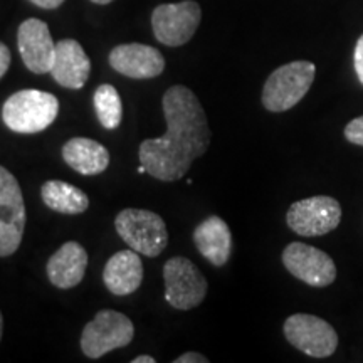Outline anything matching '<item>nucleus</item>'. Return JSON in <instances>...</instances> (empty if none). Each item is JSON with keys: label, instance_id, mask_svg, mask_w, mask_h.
I'll return each instance as SVG.
<instances>
[{"label": "nucleus", "instance_id": "nucleus-1", "mask_svg": "<svg viewBox=\"0 0 363 363\" xmlns=\"http://www.w3.org/2000/svg\"><path fill=\"white\" fill-rule=\"evenodd\" d=\"M162 104L167 133L160 138L143 140L140 162L153 179L175 182L184 179L195 158L207 152L211 128L201 101L185 86L167 89Z\"/></svg>", "mask_w": 363, "mask_h": 363}, {"label": "nucleus", "instance_id": "nucleus-19", "mask_svg": "<svg viewBox=\"0 0 363 363\" xmlns=\"http://www.w3.org/2000/svg\"><path fill=\"white\" fill-rule=\"evenodd\" d=\"M43 202L54 212L61 214H83L89 207V199L83 190L62 180H49L40 187Z\"/></svg>", "mask_w": 363, "mask_h": 363}, {"label": "nucleus", "instance_id": "nucleus-5", "mask_svg": "<svg viewBox=\"0 0 363 363\" xmlns=\"http://www.w3.org/2000/svg\"><path fill=\"white\" fill-rule=\"evenodd\" d=\"M135 326L128 316L113 310H103L84 326L81 335V350L89 358H101L116 348L131 343Z\"/></svg>", "mask_w": 363, "mask_h": 363}, {"label": "nucleus", "instance_id": "nucleus-27", "mask_svg": "<svg viewBox=\"0 0 363 363\" xmlns=\"http://www.w3.org/2000/svg\"><path fill=\"white\" fill-rule=\"evenodd\" d=\"M93 4H98V6H106V4L113 2V0H91Z\"/></svg>", "mask_w": 363, "mask_h": 363}, {"label": "nucleus", "instance_id": "nucleus-18", "mask_svg": "<svg viewBox=\"0 0 363 363\" xmlns=\"http://www.w3.org/2000/svg\"><path fill=\"white\" fill-rule=\"evenodd\" d=\"M62 158L81 175H99L110 165V152L91 138H71L62 147Z\"/></svg>", "mask_w": 363, "mask_h": 363}, {"label": "nucleus", "instance_id": "nucleus-16", "mask_svg": "<svg viewBox=\"0 0 363 363\" xmlns=\"http://www.w3.org/2000/svg\"><path fill=\"white\" fill-rule=\"evenodd\" d=\"M194 240L199 252L217 267L224 266L233 252V234L224 219L217 216L207 217L194 230Z\"/></svg>", "mask_w": 363, "mask_h": 363}, {"label": "nucleus", "instance_id": "nucleus-26", "mask_svg": "<svg viewBox=\"0 0 363 363\" xmlns=\"http://www.w3.org/2000/svg\"><path fill=\"white\" fill-rule=\"evenodd\" d=\"M131 362H133V363H155V358L150 357V355H140V357L133 358Z\"/></svg>", "mask_w": 363, "mask_h": 363}, {"label": "nucleus", "instance_id": "nucleus-2", "mask_svg": "<svg viewBox=\"0 0 363 363\" xmlns=\"http://www.w3.org/2000/svg\"><path fill=\"white\" fill-rule=\"evenodd\" d=\"M59 113V101L51 93L22 89L4 103L2 120L16 133L33 135L49 128Z\"/></svg>", "mask_w": 363, "mask_h": 363}, {"label": "nucleus", "instance_id": "nucleus-22", "mask_svg": "<svg viewBox=\"0 0 363 363\" xmlns=\"http://www.w3.org/2000/svg\"><path fill=\"white\" fill-rule=\"evenodd\" d=\"M353 65H355L358 81L363 84V34L360 35V39L357 40L355 54H353Z\"/></svg>", "mask_w": 363, "mask_h": 363}, {"label": "nucleus", "instance_id": "nucleus-8", "mask_svg": "<svg viewBox=\"0 0 363 363\" xmlns=\"http://www.w3.org/2000/svg\"><path fill=\"white\" fill-rule=\"evenodd\" d=\"M26 206L19 182L0 167V257L12 256L22 242Z\"/></svg>", "mask_w": 363, "mask_h": 363}, {"label": "nucleus", "instance_id": "nucleus-24", "mask_svg": "<svg viewBox=\"0 0 363 363\" xmlns=\"http://www.w3.org/2000/svg\"><path fill=\"white\" fill-rule=\"evenodd\" d=\"M208 358L201 355L197 352H187L184 355H180L179 358H175V363H207Z\"/></svg>", "mask_w": 363, "mask_h": 363}, {"label": "nucleus", "instance_id": "nucleus-15", "mask_svg": "<svg viewBox=\"0 0 363 363\" xmlns=\"http://www.w3.org/2000/svg\"><path fill=\"white\" fill-rule=\"evenodd\" d=\"M88 266V252L81 244L69 240L62 244L49 257L48 276L49 281L59 289H71L78 286L84 278Z\"/></svg>", "mask_w": 363, "mask_h": 363}, {"label": "nucleus", "instance_id": "nucleus-10", "mask_svg": "<svg viewBox=\"0 0 363 363\" xmlns=\"http://www.w3.org/2000/svg\"><path fill=\"white\" fill-rule=\"evenodd\" d=\"M202 19L201 6L194 0L162 4L152 13V27L157 40L170 48L187 44Z\"/></svg>", "mask_w": 363, "mask_h": 363}, {"label": "nucleus", "instance_id": "nucleus-7", "mask_svg": "<svg viewBox=\"0 0 363 363\" xmlns=\"http://www.w3.org/2000/svg\"><path fill=\"white\" fill-rule=\"evenodd\" d=\"M342 220V206L328 195L303 199L291 203L286 214L288 227L303 238H318L335 230Z\"/></svg>", "mask_w": 363, "mask_h": 363}, {"label": "nucleus", "instance_id": "nucleus-3", "mask_svg": "<svg viewBox=\"0 0 363 363\" xmlns=\"http://www.w3.org/2000/svg\"><path fill=\"white\" fill-rule=\"evenodd\" d=\"M316 66L310 61H293L271 72L262 88V104L267 111L283 113L301 101L315 81Z\"/></svg>", "mask_w": 363, "mask_h": 363}, {"label": "nucleus", "instance_id": "nucleus-4", "mask_svg": "<svg viewBox=\"0 0 363 363\" xmlns=\"http://www.w3.org/2000/svg\"><path fill=\"white\" fill-rule=\"evenodd\" d=\"M116 233L138 254L157 257L169 242V233L163 219L145 208H125L115 219Z\"/></svg>", "mask_w": 363, "mask_h": 363}, {"label": "nucleus", "instance_id": "nucleus-13", "mask_svg": "<svg viewBox=\"0 0 363 363\" xmlns=\"http://www.w3.org/2000/svg\"><path fill=\"white\" fill-rule=\"evenodd\" d=\"M110 66L133 79H152L165 69V59L158 49L147 44H120L110 52Z\"/></svg>", "mask_w": 363, "mask_h": 363}, {"label": "nucleus", "instance_id": "nucleus-14", "mask_svg": "<svg viewBox=\"0 0 363 363\" xmlns=\"http://www.w3.org/2000/svg\"><path fill=\"white\" fill-rule=\"evenodd\" d=\"M54 81L62 88L81 89L91 72V61L74 39H62L56 44L51 71Z\"/></svg>", "mask_w": 363, "mask_h": 363}, {"label": "nucleus", "instance_id": "nucleus-12", "mask_svg": "<svg viewBox=\"0 0 363 363\" xmlns=\"http://www.w3.org/2000/svg\"><path fill=\"white\" fill-rule=\"evenodd\" d=\"M17 44H19L22 61L30 72L45 74L51 71L56 44L45 22L39 19H27L22 22L19 34H17Z\"/></svg>", "mask_w": 363, "mask_h": 363}, {"label": "nucleus", "instance_id": "nucleus-23", "mask_svg": "<svg viewBox=\"0 0 363 363\" xmlns=\"http://www.w3.org/2000/svg\"><path fill=\"white\" fill-rule=\"evenodd\" d=\"M11 67V51L4 43H0V79L6 76V72Z\"/></svg>", "mask_w": 363, "mask_h": 363}, {"label": "nucleus", "instance_id": "nucleus-28", "mask_svg": "<svg viewBox=\"0 0 363 363\" xmlns=\"http://www.w3.org/2000/svg\"><path fill=\"white\" fill-rule=\"evenodd\" d=\"M2 330H4V320H2V313H0V340H2Z\"/></svg>", "mask_w": 363, "mask_h": 363}, {"label": "nucleus", "instance_id": "nucleus-21", "mask_svg": "<svg viewBox=\"0 0 363 363\" xmlns=\"http://www.w3.org/2000/svg\"><path fill=\"white\" fill-rule=\"evenodd\" d=\"M345 138L353 145L363 147V115L352 120L350 123L345 126Z\"/></svg>", "mask_w": 363, "mask_h": 363}, {"label": "nucleus", "instance_id": "nucleus-17", "mask_svg": "<svg viewBox=\"0 0 363 363\" xmlns=\"http://www.w3.org/2000/svg\"><path fill=\"white\" fill-rule=\"evenodd\" d=\"M106 288L116 296L135 293L143 281V264L138 252L133 249L120 251L110 257L103 271Z\"/></svg>", "mask_w": 363, "mask_h": 363}, {"label": "nucleus", "instance_id": "nucleus-6", "mask_svg": "<svg viewBox=\"0 0 363 363\" xmlns=\"http://www.w3.org/2000/svg\"><path fill=\"white\" fill-rule=\"evenodd\" d=\"M165 279V298L175 310L187 311L197 308L206 298L207 279L192 261L187 257H172L163 266Z\"/></svg>", "mask_w": 363, "mask_h": 363}, {"label": "nucleus", "instance_id": "nucleus-25", "mask_svg": "<svg viewBox=\"0 0 363 363\" xmlns=\"http://www.w3.org/2000/svg\"><path fill=\"white\" fill-rule=\"evenodd\" d=\"M29 2H33L34 6L40 9H57L65 0H29Z\"/></svg>", "mask_w": 363, "mask_h": 363}, {"label": "nucleus", "instance_id": "nucleus-20", "mask_svg": "<svg viewBox=\"0 0 363 363\" xmlns=\"http://www.w3.org/2000/svg\"><path fill=\"white\" fill-rule=\"evenodd\" d=\"M94 111L99 123L103 128L115 130L121 123V116H123V104H121L120 93H118L115 86L101 84L94 91L93 96Z\"/></svg>", "mask_w": 363, "mask_h": 363}, {"label": "nucleus", "instance_id": "nucleus-11", "mask_svg": "<svg viewBox=\"0 0 363 363\" xmlns=\"http://www.w3.org/2000/svg\"><path fill=\"white\" fill-rule=\"evenodd\" d=\"M281 259L291 276L311 288H326L337 279L335 261L325 251L308 246V244H288Z\"/></svg>", "mask_w": 363, "mask_h": 363}, {"label": "nucleus", "instance_id": "nucleus-9", "mask_svg": "<svg viewBox=\"0 0 363 363\" xmlns=\"http://www.w3.org/2000/svg\"><path fill=\"white\" fill-rule=\"evenodd\" d=\"M284 337L294 348L313 358H328L338 348V335L320 316L296 313L284 321Z\"/></svg>", "mask_w": 363, "mask_h": 363}]
</instances>
